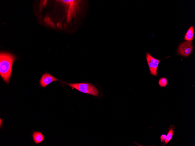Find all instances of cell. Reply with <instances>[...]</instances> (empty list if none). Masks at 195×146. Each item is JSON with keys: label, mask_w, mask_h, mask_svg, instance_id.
Returning <instances> with one entry per match:
<instances>
[{"label": "cell", "mask_w": 195, "mask_h": 146, "mask_svg": "<svg viewBox=\"0 0 195 146\" xmlns=\"http://www.w3.org/2000/svg\"><path fill=\"white\" fill-rule=\"evenodd\" d=\"M16 58L10 53L1 52L0 55V75L3 80L9 83L13 62Z\"/></svg>", "instance_id": "obj_1"}, {"label": "cell", "mask_w": 195, "mask_h": 146, "mask_svg": "<svg viewBox=\"0 0 195 146\" xmlns=\"http://www.w3.org/2000/svg\"><path fill=\"white\" fill-rule=\"evenodd\" d=\"M57 1L65 6L67 20L68 22H70L73 19L76 17L80 10V5L82 1L60 0Z\"/></svg>", "instance_id": "obj_2"}, {"label": "cell", "mask_w": 195, "mask_h": 146, "mask_svg": "<svg viewBox=\"0 0 195 146\" xmlns=\"http://www.w3.org/2000/svg\"><path fill=\"white\" fill-rule=\"evenodd\" d=\"M66 84L81 92L90 94L93 96H99V92L92 85L86 82L79 83H67Z\"/></svg>", "instance_id": "obj_3"}, {"label": "cell", "mask_w": 195, "mask_h": 146, "mask_svg": "<svg viewBox=\"0 0 195 146\" xmlns=\"http://www.w3.org/2000/svg\"><path fill=\"white\" fill-rule=\"evenodd\" d=\"M146 58L151 74L154 76H157V68L161 60L155 58L149 52L146 54Z\"/></svg>", "instance_id": "obj_4"}, {"label": "cell", "mask_w": 195, "mask_h": 146, "mask_svg": "<svg viewBox=\"0 0 195 146\" xmlns=\"http://www.w3.org/2000/svg\"><path fill=\"white\" fill-rule=\"evenodd\" d=\"M193 49L191 41H187L181 43L178 49V53L180 55L187 57L191 53Z\"/></svg>", "instance_id": "obj_5"}, {"label": "cell", "mask_w": 195, "mask_h": 146, "mask_svg": "<svg viewBox=\"0 0 195 146\" xmlns=\"http://www.w3.org/2000/svg\"><path fill=\"white\" fill-rule=\"evenodd\" d=\"M59 80L48 73H45L41 77L39 84L41 87H45L52 82Z\"/></svg>", "instance_id": "obj_6"}, {"label": "cell", "mask_w": 195, "mask_h": 146, "mask_svg": "<svg viewBox=\"0 0 195 146\" xmlns=\"http://www.w3.org/2000/svg\"><path fill=\"white\" fill-rule=\"evenodd\" d=\"M32 136L35 143L36 144L40 143L44 139V136L40 132L34 131L33 132Z\"/></svg>", "instance_id": "obj_7"}, {"label": "cell", "mask_w": 195, "mask_h": 146, "mask_svg": "<svg viewBox=\"0 0 195 146\" xmlns=\"http://www.w3.org/2000/svg\"><path fill=\"white\" fill-rule=\"evenodd\" d=\"M194 34V29L193 26H191L186 33L184 39L187 41H191L193 39Z\"/></svg>", "instance_id": "obj_8"}, {"label": "cell", "mask_w": 195, "mask_h": 146, "mask_svg": "<svg viewBox=\"0 0 195 146\" xmlns=\"http://www.w3.org/2000/svg\"><path fill=\"white\" fill-rule=\"evenodd\" d=\"M174 133L173 129L171 127L166 136V138L165 140V144H167L171 140Z\"/></svg>", "instance_id": "obj_9"}, {"label": "cell", "mask_w": 195, "mask_h": 146, "mask_svg": "<svg viewBox=\"0 0 195 146\" xmlns=\"http://www.w3.org/2000/svg\"><path fill=\"white\" fill-rule=\"evenodd\" d=\"M159 84L161 87H164L168 84L167 80L165 78H162L159 80Z\"/></svg>", "instance_id": "obj_10"}, {"label": "cell", "mask_w": 195, "mask_h": 146, "mask_svg": "<svg viewBox=\"0 0 195 146\" xmlns=\"http://www.w3.org/2000/svg\"><path fill=\"white\" fill-rule=\"evenodd\" d=\"M166 135L165 134H163L160 137L161 141V142H163L165 141L166 138Z\"/></svg>", "instance_id": "obj_11"}]
</instances>
